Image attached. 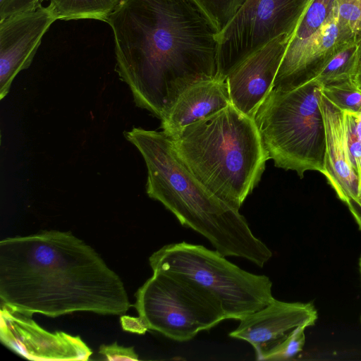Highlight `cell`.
<instances>
[{
  "instance_id": "1",
  "label": "cell",
  "mask_w": 361,
  "mask_h": 361,
  "mask_svg": "<svg viewBox=\"0 0 361 361\" xmlns=\"http://www.w3.org/2000/svg\"><path fill=\"white\" fill-rule=\"evenodd\" d=\"M106 23L119 78L161 120L187 87L218 78L219 31L197 0H122Z\"/></svg>"
},
{
  "instance_id": "2",
  "label": "cell",
  "mask_w": 361,
  "mask_h": 361,
  "mask_svg": "<svg viewBox=\"0 0 361 361\" xmlns=\"http://www.w3.org/2000/svg\"><path fill=\"white\" fill-rule=\"evenodd\" d=\"M0 300L1 306L28 317L123 315L132 306L122 280L98 253L59 231L0 241Z\"/></svg>"
},
{
  "instance_id": "3",
  "label": "cell",
  "mask_w": 361,
  "mask_h": 361,
  "mask_svg": "<svg viewBox=\"0 0 361 361\" xmlns=\"http://www.w3.org/2000/svg\"><path fill=\"white\" fill-rule=\"evenodd\" d=\"M124 135L144 159L147 194L181 225L203 235L224 257H241L259 267L271 259L272 252L252 233L239 210L212 193L182 162L169 136L141 128Z\"/></svg>"
},
{
  "instance_id": "4",
  "label": "cell",
  "mask_w": 361,
  "mask_h": 361,
  "mask_svg": "<svg viewBox=\"0 0 361 361\" xmlns=\"http://www.w3.org/2000/svg\"><path fill=\"white\" fill-rule=\"evenodd\" d=\"M168 136L191 173L238 210L269 159L254 118L232 104Z\"/></svg>"
},
{
  "instance_id": "5",
  "label": "cell",
  "mask_w": 361,
  "mask_h": 361,
  "mask_svg": "<svg viewBox=\"0 0 361 361\" xmlns=\"http://www.w3.org/2000/svg\"><path fill=\"white\" fill-rule=\"evenodd\" d=\"M322 89L312 80L290 91L271 90L254 117L269 159L300 178L307 171H325Z\"/></svg>"
},
{
  "instance_id": "6",
  "label": "cell",
  "mask_w": 361,
  "mask_h": 361,
  "mask_svg": "<svg viewBox=\"0 0 361 361\" xmlns=\"http://www.w3.org/2000/svg\"><path fill=\"white\" fill-rule=\"evenodd\" d=\"M149 261L153 271L178 274L209 291L221 302L226 319L241 320L274 299L268 276L245 271L216 250L201 245H166Z\"/></svg>"
},
{
  "instance_id": "7",
  "label": "cell",
  "mask_w": 361,
  "mask_h": 361,
  "mask_svg": "<svg viewBox=\"0 0 361 361\" xmlns=\"http://www.w3.org/2000/svg\"><path fill=\"white\" fill-rule=\"evenodd\" d=\"M135 296L134 307L148 329L176 341L191 340L226 319L214 295L174 272L153 271Z\"/></svg>"
},
{
  "instance_id": "8",
  "label": "cell",
  "mask_w": 361,
  "mask_h": 361,
  "mask_svg": "<svg viewBox=\"0 0 361 361\" xmlns=\"http://www.w3.org/2000/svg\"><path fill=\"white\" fill-rule=\"evenodd\" d=\"M312 0H245L219 32L217 76L282 35L291 36Z\"/></svg>"
},
{
  "instance_id": "9",
  "label": "cell",
  "mask_w": 361,
  "mask_h": 361,
  "mask_svg": "<svg viewBox=\"0 0 361 361\" xmlns=\"http://www.w3.org/2000/svg\"><path fill=\"white\" fill-rule=\"evenodd\" d=\"M0 340L20 356L35 361L88 360L92 350L79 336L50 332L31 317L1 305Z\"/></svg>"
},
{
  "instance_id": "10",
  "label": "cell",
  "mask_w": 361,
  "mask_h": 361,
  "mask_svg": "<svg viewBox=\"0 0 361 361\" xmlns=\"http://www.w3.org/2000/svg\"><path fill=\"white\" fill-rule=\"evenodd\" d=\"M59 19L50 4L0 20V99L15 77L27 68L50 26Z\"/></svg>"
},
{
  "instance_id": "11",
  "label": "cell",
  "mask_w": 361,
  "mask_h": 361,
  "mask_svg": "<svg viewBox=\"0 0 361 361\" xmlns=\"http://www.w3.org/2000/svg\"><path fill=\"white\" fill-rule=\"evenodd\" d=\"M290 35H282L256 50L227 74L231 104L254 118L269 94Z\"/></svg>"
},
{
  "instance_id": "12",
  "label": "cell",
  "mask_w": 361,
  "mask_h": 361,
  "mask_svg": "<svg viewBox=\"0 0 361 361\" xmlns=\"http://www.w3.org/2000/svg\"><path fill=\"white\" fill-rule=\"evenodd\" d=\"M317 319V312L312 303L288 302L274 298L262 309L240 320V324L229 336L251 344L257 360H267L294 329L312 326Z\"/></svg>"
},
{
  "instance_id": "13",
  "label": "cell",
  "mask_w": 361,
  "mask_h": 361,
  "mask_svg": "<svg viewBox=\"0 0 361 361\" xmlns=\"http://www.w3.org/2000/svg\"><path fill=\"white\" fill-rule=\"evenodd\" d=\"M335 0H312L289 39L272 90L295 89L312 80L317 73L316 41Z\"/></svg>"
},
{
  "instance_id": "14",
  "label": "cell",
  "mask_w": 361,
  "mask_h": 361,
  "mask_svg": "<svg viewBox=\"0 0 361 361\" xmlns=\"http://www.w3.org/2000/svg\"><path fill=\"white\" fill-rule=\"evenodd\" d=\"M319 104L326 130L324 175L341 200L359 204V179L348 145L343 111L322 94Z\"/></svg>"
},
{
  "instance_id": "15",
  "label": "cell",
  "mask_w": 361,
  "mask_h": 361,
  "mask_svg": "<svg viewBox=\"0 0 361 361\" xmlns=\"http://www.w3.org/2000/svg\"><path fill=\"white\" fill-rule=\"evenodd\" d=\"M231 104L226 80L215 78L197 82L182 92L166 116L161 128L167 135L207 118Z\"/></svg>"
},
{
  "instance_id": "16",
  "label": "cell",
  "mask_w": 361,
  "mask_h": 361,
  "mask_svg": "<svg viewBox=\"0 0 361 361\" xmlns=\"http://www.w3.org/2000/svg\"><path fill=\"white\" fill-rule=\"evenodd\" d=\"M360 56L361 43H348L326 61L314 80L322 87L354 80Z\"/></svg>"
},
{
  "instance_id": "17",
  "label": "cell",
  "mask_w": 361,
  "mask_h": 361,
  "mask_svg": "<svg viewBox=\"0 0 361 361\" xmlns=\"http://www.w3.org/2000/svg\"><path fill=\"white\" fill-rule=\"evenodd\" d=\"M122 0H50L59 20L93 19L106 22Z\"/></svg>"
},
{
  "instance_id": "18",
  "label": "cell",
  "mask_w": 361,
  "mask_h": 361,
  "mask_svg": "<svg viewBox=\"0 0 361 361\" xmlns=\"http://www.w3.org/2000/svg\"><path fill=\"white\" fill-rule=\"evenodd\" d=\"M322 93L343 111L361 112V91L354 80L322 87Z\"/></svg>"
},
{
  "instance_id": "19",
  "label": "cell",
  "mask_w": 361,
  "mask_h": 361,
  "mask_svg": "<svg viewBox=\"0 0 361 361\" xmlns=\"http://www.w3.org/2000/svg\"><path fill=\"white\" fill-rule=\"evenodd\" d=\"M336 5L344 40L361 43V0H336Z\"/></svg>"
},
{
  "instance_id": "20",
  "label": "cell",
  "mask_w": 361,
  "mask_h": 361,
  "mask_svg": "<svg viewBox=\"0 0 361 361\" xmlns=\"http://www.w3.org/2000/svg\"><path fill=\"white\" fill-rule=\"evenodd\" d=\"M220 32L245 0H197Z\"/></svg>"
},
{
  "instance_id": "21",
  "label": "cell",
  "mask_w": 361,
  "mask_h": 361,
  "mask_svg": "<svg viewBox=\"0 0 361 361\" xmlns=\"http://www.w3.org/2000/svg\"><path fill=\"white\" fill-rule=\"evenodd\" d=\"M306 326L294 329L271 353L267 360H286L300 352L305 343V330Z\"/></svg>"
},
{
  "instance_id": "22",
  "label": "cell",
  "mask_w": 361,
  "mask_h": 361,
  "mask_svg": "<svg viewBox=\"0 0 361 361\" xmlns=\"http://www.w3.org/2000/svg\"><path fill=\"white\" fill-rule=\"evenodd\" d=\"M50 0H0V20L10 16L35 11L42 2Z\"/></svg>"
},
{
  "instance_id": "23",
  "label": "cell",
  "mask_w": 361,
  "mask_h": 361,
  "mask_svg": "<svg viewBox=\"0 0 361 361\" xmlns=\"http://www.w3.org/2000/svg\"><path fill=\"white\" fill-rule=\"evenodd\" d=\"M99 353L109 361H137L138 355L133 347L119 345L116 342L111 345L102 344L99 346Z\"/></svg>"
},
{
  "instance_id": "24",
  "label": "cell",
  "mask_w": 361,
  "mask_h": 361,
  "mask_svg": "<svg viewBox=\"0 0 361 361\" xmlns=\"http://www.w3.org/2000/svg\"><path fill=\"white\" fill-rule=\"evenodd\" d=\"M120 321L122 329L126 331L142 335L149 330L146 324L140 316L135 317L123 314L121 315Z\"/></svg>"
},
{
  "instance_id": "25",
  "label": "cell",
  "mask_w": 361,
  "mask_h": 361,
  "mask_svg": "<svg viewBox=\"0 0 361 361\" xmlns=\"http://www.w3.org/2000/svg\"><path fill=\"white\" fill-rule=\"evenodd\" d=\"M346 204L361 230V204L354 201H350Z\"/></svg>"
},
{
  "instance_id": "26",
  "label": "cell",
  "mask_w": 361,
  "mask_h": 361,
  "mask_svg": "<svg viewBox=\"0 0 361 361\" xmlns=\"http://www.w3.org/2000/svg\"><path fill=\"white\" fill-rule=\"evenodd\" d=\"M354 82L358 89L361 91V56L357 66V71L354 78Z\"/></svg>"
},
{
  "instance_id": "27",
  "label": "cell",
  "mask_w": 361,
  "mask_h": 361,
  "mask_svg": "<svg viewBox=\"0 0 361 361\" xmlns=\"http://www.w3.org/2000/svg\"><path fill=\"white\" fill-rule=\"evenodd\" d=\"M359 265H360V274H361V257L360 258Z\"/></svg>"
}]
</instances>
